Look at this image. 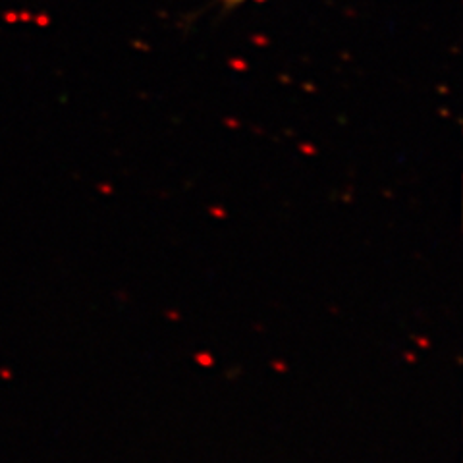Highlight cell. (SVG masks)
Returning <instances> with one entry per match:
<instances>
[{
    "label": "cell",
    "mask_w": 463,
    "mask_h": 463,
    "mask_svg": "<svg viewBox=\"0 0 463 463\" xmlns=\"http://www.w3.org/2000/svg\"><path fill=\"white\" fill-rule=\"evenodd\" d=\"M228 4H240V2H243V0H226Z\"/></svg>",
    "instance_id": "1"
}]
</instances>
